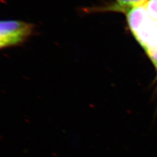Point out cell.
Masks as SVG:
<instances>
[{
    "mask_svg": "<svg viewBox=\"0 0 157 157\" xmlns=\"http://www.w3.org/2000/svg\"><path fill=\"white\" fill-rule=\"evenodd\" d=\"M130 31L155 67L157 66V21L150 17L145 6L126 10Z\"/></svg>",
    "mask_w": 157,
    "mask_h": 157,
    "instance_id": "1",
    "label": "cell"
},
{
    "mask_svg": "<svg viewBox=\"0 0 157 157\" xmlns=\"http://www.w3.org/2000/svg\"><path fill=\"white\" fill-rule=\"evenodd\" d=\"M36 25L14 20L0 21V49L18 45L30 37Z\"/></svg>",
    "mask_w": 157,
    "mask_h": 157,
    "instance_id": "2",
    "label": "cell"
},
{
    "mask_svg": "<svg viewBox=\"0 0 157 157\" xmlns=\"http://www.w3.org/2000/svg\"><path fill=\"white\" fill-rule=\"evenodd\" d=\"M116 6H112L107 10H113V11H124L141 6H145L149 0H116Z\"/></svg>",
    "mask_w": 157,
    "mask_h": 157,
    "instance_id": "3",
    "label": "cell"
},
{
    "mask_svg": "<svg viewBox=\"0 0 157 157\" xmlns=\"http://www.w3.org/2000/svg\"><path fill=\"white\" fill-rule=\"evenodd\" d=\"M145 7L150 17L157 21V0H149Z\"/></svg>",
    "mask_w": 157,
    "mask_h": 157,
    "instance_id": "4",
    "label": "cell"
},
{
    "mask_svg": "<svg viewBox=\"0 0 157 157\" xmlns=\"http://www.w3.org/2000/svg\"><path fill=\"white\" fill-rule=\"evenodd\" d=\"M156 70H157V66H156Z\"/></svg>",
    "mask_w": 157,
    "mask_h": 157,
    "instance_id": "5",
    "label": "cell"
}]
</instances>
